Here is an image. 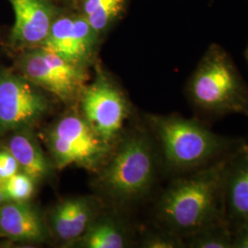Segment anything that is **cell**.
<instances>
[{
	"instance_id": "cell-1",
	"label": "cell",
	"mask_w": 248,
	"mask_h": 248,
	"mask_svg": "<svg viewBox=\"0 0 248 248\" xmlns=\"http://www.w3.org/2000/svg\"><path fill=\"white\" fill-rule=\"evenodd\" d=\"M232 153L203 169L189 172L166 190L160 200L158 215L170 232L187 237L206 227L226 222L223 181Z\"/></svg>"
},
{
	"instance_id": "cell-2",
	"label": "cell",
	"mask_w": 248,
	"mask_h": 248,
	"mask_svg": "<svg viewBox=\"0 0 248 248\" xmlns=\"http://www.w3.org/2000/svg\"><path fill=\"white\" fill-rule=\"evenodd\" d=\"M189 101L209 118L248 114V86L228 53L212 45L204 53L186 85Z\"/></svg>"
},
{
	"instance_id": "cell-3",
	"label": "cell",
	"mask_w": 248,
	"mask_h": 248,
	"mask_svg": "<svg viewBox=\"0 0 248 248\" xmlns=\"http://www.w3.org/2000/svg\"><path fill=\"white\" fill-rule=\"evenodd\" d=\"M164 156L173 169L192 172L238 149V142L213 133L199 120L180 116H151Z\"/></svg>"
},
{
	"instance_id": "cell-4",
	"label": "cell",
	"mask_w": 248,
	"mask_h": 248,
	"mask_svg": "<svg viewBox=\"0 0 248 248\" xmlns=\"http://www.w3.org/2000/svg\"><path fill=\"white\" fill-rule=\"evenodd\" d=\"M155 176V157L148 137L133 133L124 140L103 170L101 184L122 201L138 200L146 195Z\"/></svg>"
},
{
	"instance_id": "cell-5",
	"label": "cell",
	"mask_w": 248,
	"mask_h": 248,
	"mask_svg": "<svg viewBox=\"0 0 248 248\" xmlns=\"http://www.w3.org/2000/svg\"><path fill=\"white\" fill-rule=\"evenodd\" d=\"M47 142L59 169L78 166L94 169L106 158L109 143L99 137L83 116L61 118L47 133Z\"/></svg>"
},
{
	"instance_id": "cell-6",
	"label": "cell",
	"mask_w": 248,
	"mask_h": 248,
	"mask_svg": "<svg viewBox=\"0 0 248 248\" xmlns=\"http://www.w3.org/2000/svg\"><path fill=\"white\" fill-rule=\"evenodd\" d=\"M18 68L31 84L65 103L80 97L88 79L85 67L67 62L41 47L22 53L18 57Z\"/></svg>"
},
{
	"instance_id": "cell-7",
	"label": "cell",
	"mask_w": 248,
	"mask_h": 248,
	"mask_svg": "<svg viewBox=\"0 0 248 248\" xmlns=\"http://www.w3.org/2000/svg\"><path fill=\"white\" fill-rule=\"evenodd\" d=\"M50 106L45 95L23 76L0 70V136L37 124Z\"/></svg>"
},
{
	"instance_id": "cell-8",
	"label": "cell",
	"mask_w": 248,
	"mask_h": 248,
	"mask_svg": "<svg viewBox=\"0 0 248 248\" xmlns=\"http://www.w3.org/2000/svg\"><path fill=\"white\" fill-rule=\"evenodd\" d=\"M83 117L105 142H111L121 132L129 115V106L120 89L98 74L81 95Z\"/></svg>"
},
{
	"instance_id": "cell-9",
	"label": "cell",
	"mask_w": 248,
	"mask_h": 248,
	"mask_svg": "<svg viewBox=\"0 0 248 248\" xmlns=\"http://www.w3.org/2000/svg\"><path fill=\"white\" fill-rule=\"evenodd\" d=\"M98 37L83 15L62 16L53 20L40 47L73 64L85 67L94 53Z\"/></svg>"
},
{
	"instance_id": "cell-10",
	"label": "cell",
	"mask_w": 248,
	"mask_h": 248,
	"mask_svg": "<svg viewBox=\"0 0 248 248\" xmlns=\"http://www.w3.org/2000/svg\"><path fill=\"white\" fill-rule=\"evenodd\" d=\"M9 1L15 15L10 33L12 45L28 49L40 47L55 19L53 6L47 0Z\"/></svg>"
},
{
	"instance_id": "cell-11",
	"label": "cell",
	"mask_w": 248,
	"mask_h": 248,
	"mask_svg": "<svg viewBox=\"0 0 248 248\" xmlns=\"http://www.w3.org/2000/svg\"><path fill=\"white\" fill-rule=\"evenodd\" d=\"M223 202L226 222L233 232L248 225V145H241L228 162Z\"/></svg>"
},
{
	"instance_id": "cell-12",
	"label": "cell",
	"mask_w": 248,
	"mask_h": 248,
	"mask_svg": "<svg viewBox=\"0 0 248 248\" xmlns=\"http://www.w3.org/2000/svg\"><path fill=\"white\" fill-rule=\"evenodd\" d=\"M0 234L16 241L42 242L46 237V228L31 205L9 202L0 205Z\"/></svg>"
},
{
	"instance_id": "cell-13",
	"label": "cell",
	"mask_w": 248,
	"mask_h": 248,
	"mask_svg": "<svg viewBox=\"0 0 248 248\" xmlns=\"http://www.w3.org/2000/svg\"><path fill=\"white\" fill-rule=\"evenodd\" d=\"M94 206L86 198H72L58 204L51 216L54 233L62 241L80 238L92 222Z\"/></svg>"
},
{
	"instance_id": "cell-14",
	"label": "cell",
	"mask_w": 248,
	"mask_h": 248,
	"mask_svg": "<svg viewBox=\"0 0 248 248\" xmlns=\"http://www.w3.org/2000/svg\"><path fill=\"white\" fill-rule=\"evenodd\" d=\"M8 150L18 161L21 172L31 177L35 182L41 181L50 174V164L38 142L26 132L11 137Z\"/></svg>"
},
{
	"instance_id": "cell-15",
	"label": "cell",
	"mask_w": 248,
	"mask_h": 248,
	"mask_svg": "<svg viewBox=\"0 0 248 248\" xmlns=\"http://www.w3.org/2000/svg\"><path fill=\"white\" fill-rule=\"evenodd\" d=\"M126 0H83V16L99 35L124 11Z\"/></svg>"
},
{
	"instance_id": "cell-16",
	"label": "cell",
	"mask_w": 248,
	"mask_h": 248,
	"mask_svg": "<svg viewBox=\"0 0 248 248\" xmlns=\"http://www.w3.org/2000/svg\"><path fill=\"white\" fill-rule=\"evenodd\" d=\"M80 238L83 248H123L126 245L124 232L114 222L108 220L91 223Z\"/></svg>"
},
{
	"instance_id": "cell-17",
	"label": "cell",
	"mask_w": 248,
	"mask_h": 248,
	"mask_svg": "<svg viewBox=\"0 0 248 248\" xmlns=\"http://www.w3.org/2000/svg\"><path fill=\"white\" fill-rule=\"evenodd\" d=\"M187 247L194 248H231L233 232L227 222L206 227L186 237Z\"/></svg>"
},
{
	"instance_id": "cell-18",
	"label": "cell",
	"mask_w": 248,
	"mask_h": 248,
	"mask_svg": "<svg viewBox=\"0 0 248 248\" xmlns=\"http://www.w3.org/2000/svg\"><path fill=\"white\" fill-rule=\"evenodd\" d=\"M9 202H27L34 193L35 181L23 172H18L4 182Z\"/></svg>"
},
{
	"instance_id": "cell-19",
	"label": "cell",
	"mask_w": 248,
	"mask_h": 248,
	"mask_svg": "<svg viewBox=\"0 0 248 248\" xmlns=\"http://www.w3.org/2000/svg\"><path fill=\"white\" fill-rule=\"evenodd\" d=\"M19 165L13 155L7 151H0V179L6 181L19 172Z\"/></svg>"
},
{
	"instance_id": "cell-20",
	"label": "cell",
	"mask_w": 248,
	"mask_h": 248,
	"mask_svg": "<svg viewBox=\"0 0 248 248\" xmlns=\"http://www.w3.org/2000/svg\"><path fill=\"white\" fill-rule=\"evenodd\" d=\"M144 247L150 248H173L184 247V243L177 234L153 235L144 242Z\"/></svg>"
},
{
	"instance_id": "cell-21",
	"label": "cell",
	"mask_w": 248,
	"mask_h": 248,
	"mask_svg": "<svg viewBox=\"0 0 248 248\" xmlns=\"http://www.w3.org/2000/svg\"><path fill=\"white\" fill-rule=\"evenodd\" d=\"M232 248H248V225L243 226L233 232Z\"/></svg>"
},
{
	"instance_id": "cell-22",
	"label": "cell",
	"mask_w": 248,
	"mask_h": 248,
	"mask_svg": "<svg viewBox=\"0 0 248 248\" xmlns=\"http://www.w3.org/2000/svg\"><path fill=\"white\" fill-rule=\"evenodd\" d=\"M246 56H247V60H248V50H247V52H246Z\"/></svg>"
},
{
	"instance_id": "cell-23",
	"label": "cell",
	"mask_w": 248,
	"mask_h": 248,
	"mask_svg": "<svg viewBox=\"0 0 248 248\" xmlns=\"http://www.w3.org/2000/svg\"><path fill=\"white\" fill-rule=\"evenodd\" d=\"M4 185V181H2L1 179H0V186H3Z\"/></svg>"
}]
</instances>
